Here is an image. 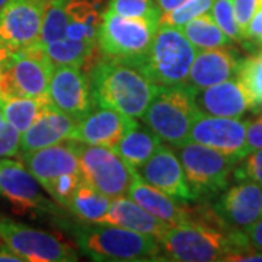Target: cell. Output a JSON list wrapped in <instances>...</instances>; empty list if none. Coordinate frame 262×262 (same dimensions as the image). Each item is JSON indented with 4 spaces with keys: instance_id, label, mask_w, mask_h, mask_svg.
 <instances>
[{
    "instance_id": "obj_1",
    "label": "cell",
    "mask_w": 262,
    "mask_h": 262,
    "mask_svg": "<svg viewBox=\"0 0 262 262\" xmlns=\"http://www.w3.org/2000/svg\"><path fill=\"white\" fill-rule=\"evenodd\" d=\"M88 76L94 105L134 120L143 117L159 91L139 66L122 60L102 57L88 70Z\"/></svg>"
},
{
    "instance_id": "obj_2",
    "label": "cell",
    "mask_w": 262,
    "mask_h": 262,
    "mask_svg": "<svg viewBox=\"0 0 262 262\" xmlns=\"http://www.w3.org/2000/svg\"><path fill=\"white\" fill-rule=\"evenodd\" d=\"M160 256L166 261H225L230 253L253 249L242 229L223 227L208 222L170 226L160 237Z\"/></svg>"
},
{
    "instance_id": "obj_3",
    "label": "cell",
    "mask_w": 262,
    "mask_h": 262,
    "mask_svg": "<svg viewBox=\"0 0 262 262\" xmlns=\"http://www.w3.org/2000/svg\"><path fill=\"white\" fill-rule=\"evenodd\" d=\"M73 234L79 248L94 261H160L156 237L113 225L76 226Z\"/></svg>"
},
{
    "instance_id": "obj_4",
    "label": "cell",
    "mask_w": 262,
    "mask_h": 262,
    "mask_svg": "<svg viewBox=\"0 0 262 262\" xmlns=\"http://www.w3.org/2000/svg\"><path fill=\"white\" fill-rule=\"evenodd\" d=\"M198 115L195 92L187 83H182L159 86L141 120L160 140L172 147H181L188 141Z\"/></svg>"
},
{
    "instance_id": "obj_5",
    "label": "cell",
    "mask_w": 262,
    "mask_h": 262,
    "mask_svg": "<svg viewBox=\"0 0 262 262\" xmlns=\"http://www.w3.org/2000/svg\"><path fill=\"white\" fill-rule=\"evenodd\" d=\"M196 51L181 29L159 25L146 56L137 66L158 86L182 84L187 80Z\"/></svg>"
},
{
    "instance_id": "obj_6",
    "label": "cell",
    "mask_w": 262,
    "mask_h": 262,
    "mask_svg": "<svg viewBox=\"0 0 262 262\" xmlns=\"http://www.w3.org/2000/svg\"><path fill=\"white\" fill-rule=\"evenodd\" d=\"M158 28L159 19L127 18L106 9L102 13L96 44L105 58L137 66L146 56Z\"/></svg>"
},
{
    "instance_id": "obj_7",
    "label": "cell",
    "mask_w": 262,
    "mask_h": 262,
    "mask_svg": "<svg viewBox=\"0 0 262 262\" xmlns=\"http://www.w3.org/2000/svg\"><path fill=\"white\" fill-rule=\"evenodd\" d=\"M54 64L41 47L12 50L0 73V98H31L48 102Z\"/></svg>"
},
{
    "instance_id": "obj_8",
    "label": "cell",
    "mask_w": 262,
    "mask_h": 262,
    "mask_svg": "<svg viewBox=\"0 0 262 262\" xmlns=\"http://www.w3.org/2000/svg\"><path fill=\"white\" fill-rule=\"evenodd\" d=\"M178 156L194 201L223 192L239 160L194 141L182 144Z\"/></svg>"
},
{
    "instance_id": "obj_9",
    "label": "cell",
    "mask_w": 262,
    "mask_h": 262,
    "mask_svg": "<svg viewBox=\"0 0 262 262\" xmlns=\"http://www.w3.org/2000/svg\"><path fill=\"white\" fill-rule=\"evenodd\" d=\"M83 182L110 198L127 195L137 170L110 147L76 141Z\"/></svg>"
},
{
    "instance_id": "obj_10",
    "label": "cell",
    "mask_w": 262,
    "mask_h": 262,
    "mask_svg": "<svg viewBox=\"0 0 262 262\" xmlns=\"http://www.w3.org/2000/svg\"><path fill=\"white\" fill-rule=\"evenodd\" d=\"M0 245L16 253L24 261H79L75 249L57 236L18 223L3 214H0Z\"/></svg>"
},
{
    "instance_id": "obj_11",
    "label": "cell",
    "mask_w": 262,
    "mask_h": 262,
    "mask_svg": "<svg viewBox=\"0 0 262 262\" xmlns=\"http://www.w3.org/2000/svg\"><path fill=\"white\" fill-rule=\"evenodd\" d=\"M51 0H8L0 8V42L10 50L37 46Z\"/></svg>"
},
{
    "instance_id": "obj_12",
    "label": "cell",
    "mask_w": 262,
    "mask_h": 262,
    "mask_svg": "<svg viewBox=\"0 0 262 262\" xmlns=\"http://www.w3.org/2000/svg\"><path fill=\"white\" fill-rule=\"evenodd\" d=\"M48 103L77 121L94 110L89 76L80 67L54 66L48 83Z\"/></svg>"
},
{
    "instance_id": "obj_13",
    "label": "cell",
    "mask_w": 262,
    "mask_h": 262,
    "mask_svg": "<svg viewBox=\"0 0 262 262\" xmlns=\"http://www.w3.org/2000/svg\"><path fill=\"white\" fill-rule=\"evenodd\" d=\"M0 195L9 201L18 214H39L51 208L39 191L37 179L19 160L0 159Z\"/></svg>"
},
{
    "instance_id": "obj_14",
    "label": "cell",
    "mask_w": 262,
    "mask_h": 262,
    "mask_svg": "<svg viewBox=\"0 0 262 262\" xmlns=\"http://www.w3.org/2000/svg\"><path fill=\"white\" fill-rule=\"evenodd\" d=\"M246 122L248 120L214 117L200 113L191 127L188 141H194L242 159Z\"/></svg>"
},
{
    "instance_id": "obj_15",
    "label": "cell",
    "mask_w": 262,
    "mask_h": 262,
    "mask_svg": "<svg viewBox=\"0 0 262 262\" xmlns=\"http://www.w3.org/2000/svg\"><path fill=\"white\" fill-rule=\"evenodd\" d=\"M137 173L144 182L181 203L194 201L181 160L170 147L160 144L159 149L150 156Z\"/></svg>"
},
{
    "instance_id": "obj_16",
    "label": "cell",
    "mask_w": 262,
    "mask_h": 262,
    "mask_svg": "<svg viewBox=\"0 0 262 262\" xmlns=\"http://www.w3.org/2000/svg\"><path fill=\"white\" fill-rule=\"evenodd\" d=\"M213 210L225 223L236 229L253 225L262 217V187L252 181H237L226 188Z\"/></svg>"
},
{
    "instance_id": "obj_17",
    "label": "cell",
    "mask_w": 262,
    "mask_h": 262,
    "mask_svg": "<svg viewBox=\"0 0 262 262\" xmlns=\"http://www.w3.org/2000/svg\"><path fill=\"white\" fill-rule=\"evenodd\" d=\"M127 194L146 211L169 226H184L201 222L200 208L194 210L181 204V201L144 182L139 173H136Z\"/></svg>"
},
{
    "instance_id": "obj_18",
    "label": "cell",
    "mask_w": 262,
    "mask_h": 262,
    "mask_svg": "<svg viewBox=\"0 0 262 262\" xmlns=\"http://www.w3.org/2000/svg\"><path fill=\"white\" fill-rule=\"evenodd\" d=\"M241 60V56L232 46L196 51L185 83L194 92H198L213 84L225 82L236 76Z\"/></svg>"
},
{
    "instance_id": "obj_19",
    "label": "cell",
    "mask_w": 262,
    "mask_h": 262,
    "mask_svg": "<svg viewBox=\"0 0 262 262\" xmlns=\"http://www.w3.org/2000/svg\"><path fill=\"white\" fill-rule=\"evenodd\" d=\"M134 121V118L99 106L79 120L70 140L114 149Z\"/></svg>"
},
{
    "instance_id": "obj_20",
    "label": "cell",
    "mask_w": 262,
    "mask_h": 262,
    "mask_svg": "<svg viewBox=\"0 0 262 262\" xmlns=\"http://www.w3.org/2000/svg\"><path fill=\"white\" fill-rule=\"evenodd\" d=\"M195 105L201 114L214 117L241 118L252 111L251 98L236 76L195 92Z\"/></svg>"
},
{
    "instance_id": "obj_21",
    "label": "cell",
    "mask_w": 262,
    "mask_h": 262,
    "mask_svg": "<svg viewBox=\"0 0 262 262\" xmlns=\"http://www.w3.org/2000/svg\"><path fill=\"white\" fill-rule=\"evenodd\" d=\"M18 156L41 187L60 175L80 172L75 140H67L66 144L58 143L28 153H19Z\"/></svg>"
},
{
    "instance_id": "obj_22",
    "label": "cell",
    "mask_w": 262,
    "mask_h": 262,
    "mask_svg": "<svg viewBox=\"0 0 262 262\" xmlns=\"http://www.w3.org/2000/svg\"><path fill=\"white\" fill-rule=\"evenodd\" d=\"M77 122L76 118L58 111L48 103L47 108L39 114L29 128L20 134L19 153H28L70 140Z\"/></svg>"
},
{
    "instance_id": "obj_23",
    "label": "cell",
    "mask_w": 262,
    "mask_h": 262,
    "mask_svg": "<svg viewBox=\"0 0 262 262\" xmlns=\"http://www.w3.org/2000/svg\"><path fill=\"white\" fill-rule=\"evenodd\" d=\"M99 225L118 226L139 233L150 234L158 241L170 227L158 217L150 214L149 211H146L136 201H133L131 198H125L124 195L113 198L111 206Z\"/></svg>"
},
{
    "instance_id": "obj_24",
    "label": "cell",
    "mask_w": 262,
    "mask_h": 262,
    "mask_svg": "<svg viewBox=\"0 0 262 262\" xmlns=\"http://www.w3.org/2000/svg\"><path fill=\"white\" fill-rule=\"evenodd\" d=\"M160 144L162 140L147 125L143 127L141 124L134 121L130 128L124 133L114 150L131 168L139 170L150 159V156L159 149Z\"/></svg>"
},
{
    "instance_id": "obj_25",
    "label": "cell",
    "mask_w": 262,
    "mask_h": 262,
    "mask_svg": "<svg viewBox=\"0 0 262 262\" xmlns=\"http://www.w3.org/2000/svg\"><path fill=\"white\" fill-rule=\"evenodd\" d=\"M66 38L96 42L102 13L96 0H67Z\"/></svg>"
},
{
    "instance_id": "obj_26",
    "label": "cell",
    "mask_w": 262,
    "mask_h": 262,
    "mask_svg": "<svg viewBox=\"0 0 262 262\" xmlns=\"http://www.w3.org/2000/svg\"><path fill=\"white\" fill-rule=\"evenodd\" d=\"M54 66H75L89 70L99 60V48L96 42L61 38L41 47Z\"/></svg>"
},
{
    "instance_id": "obj_27",
    "label": "cell",
    "mask_w": 262,
    "mask_h": 262,
    "mask_svg": "<svg viewBox=\"0 0 262 262\" xmlns=\"http://www.w3.org/2000/svg\"><path fill=\"white\" fill-rule=\"evenodd\" d=\"M111 201L113 198L103 195L99 191L89 187L86 182H82L66 207L80 222L99 225L111 206Z\"/></svg>"
},
{
    "instance_id": "obj_28",
    "label": "cell",
    "mask_w": 262,
    "mask_h": 262,
    "mask_svg": "<svg viewBox=\"0 0 262 262\" xmlns=\"http://www.w3.org/2000/svg\"><path fill=\"white\" fill-rule=\"evenodd\" d=\"M179 29L196 50L229 47L233 44V41L219 28L211 13L208 12L191 19Z\"/></svg>"
},
{
    "instance_id": "obj_29",
    "label": "cell",
    "mask_w": 262,
    "mask_h": 262,
    "mask_svg": "<svg viewBox=\"0 0 262 262\" xmlns=\"http://www.w3.org/2000/svg\"><path fill=\"white\" fill-rule=\"evenodd\" d=\"M47 101L31 98H8L3 99L5 120L22 134L47 108Z\"/></svg>"
},
{
    "instance_id": "obj_30",
    "label": "cell",
    "mask_w": 262,
    "mask_h": 262,
    "mask_svg": "<svg viewBox=\"0 0 262 262\" xmlns=\"http://www.w3.org/2000/svg\"><path fill=\"white\" fill-rule=\"evenodd\" d=\"M236 77L252 102V111H262V51L241 60Z\"/></svg>"
},
{
    "instance_id": "obj_31",
    "label": "cell",
    "mask_w": 262,
    "mask_h": 262,
    "mask_svg": "<svg viewBox=\"0 0 262 262\" xmlns=\"http://www.w3.org/2000/svg\"><path fill=\"white\" fill-rule=\"evenodd\" d=\"M66 5L67 0H51L48 3L42 19L37 47H44L50 42H54L66 37V29H67Z\"/></svg>"
},
{
    "instance_id": "obj_32",
    "label": "cell",
    "mask_w": 262,
    "mask_h": 262,
    "mask_svg": "<svg viewBox=\"0 0 262 262\" xmlns=\"http://www.w3.org/2000/svg\"><path fill=\"white\" fill-rule=\"evenodd\" d=\"M214 0H187L185 3L179 5L178 8L160 13L159 25L179 29L188 24L191 19L210 12Z\"/></svg>"
},
{
    "instance_id": "obj_33",
    "label": "cell",
    "mask_w": 262,
    "mask_h": 262,
    "mask_svg": "<svg viewBox=\"0 0 262 262\" xmlns=\"http://www.w3.org/2000/svg\"><path fill=\"white\" fill-rule=\"evenodd\" d=\"M106 9L127 18H160L156 0H110Z\"/></svg>"
},
{
    "instance_id": "obj_34",
    "label": "cell",
    "mask_w": 262,
    "mask_h": 262,
    "mask_svg": "<svg viewBox=\"0 0 262 262\" xmlns=\"http://www.w3.org/2000/svg\"><path fill=\"white\" fill-rule=\"evenodd\" d=\"M211 16L219 28L225 32L233 42H244L242 32L236 24L232 0H214L211 6Z\"/></svg>"
},
{
    "instance_id": "obj_35",
    "label": "cell",
    "mask_w": 262,
    "mask_h": 262,
    "mask_svg": "<svg viewBox=\"0 0 262 262\" xmlns=\"http://www.w3.org/2000/svg\"><path fill=\"white\" fill-rule=\"evenodd\" d=\"M82 182H83V179H82L80 172H75V173L60 175L53 181H50L42 188L47 191L48 195L51 196L58 206L66 207L69 200L72 198V195L75 194V191Z\"/></svg>"
},
{
    "instance_id": "obj_36",
    "label": "cell",
    "mask_w": 262,
    "mask_h": 262,
    "mask_svg": "<svg viewBox=\"0 0 262 262\" xmlns=\"http://www.w3.org/2000/svg\"><path fill=\"white\" fill-rule=\"evenodd\" d=\"M234 181H252L262 187V149L248 153L234 165Z\"/></svg>"
},
{
    "instance_id": "obj_37",
    "label": "cell",
    "mask_w": 262,
    "mask_h": 262,
    "mask_svg": "<svg viewBox=\"0 0 262 262\" xmlns=\"http://www.w3.org/2000/svg\"><path fill=\"white\" fill-rule=\"evenodd\" d=\"M20 133L13 125L5 121L0 124V159L19 155Z\"/></svg>"
},
{
    "instance_id": "obj_38",
    "label": "cell",
    "mask_w": 262,
    "mask_h": 262,
    "mask_svg": "<svg viewBox=\"0 0 262 262\" xmlns=\"http://www.w3.org/2000/svg\"><path fill=\"white\" fill-rule=\"evenodd\" d=\"M262 149V113L251 118L246 122V134H245V146L242 150V158L248 153Z\"/></svg>"
},
{
    "instance_id": "obj_39",
    "label": "cell",
    "mask_w": 262,
    "mask_h": 262,
    "mask_svg": "<svg viewBox=\"0 0 262 262\" xmlns=\"http://www.w3.org/2000/svg\"><path fill=\"white\" fill-rule=\"evenodd\" d=\"M233 2V13L236 24L242 32L244 41L246 39V31L248 25L253 16V12L256 9V2L258 0H232Z\"/></svg>"
},
{
    "instance_id": "obj_40",
    "label": "cell",
    "mask_w": 262,
    "mask_h": 262,
    "mask_svg": "<svg viewBox=\"0 0 262 262\" xmlns=\"http://www.w3.org/2000/svg\"><path fill=\"white\" fill-rule=\"evenodd\" d=\"M242 232L245 233L248 242H249V245L252 246L253 249L262 252V217L258 222H255L253 225L244 227Z\"/></svg>"
},
{
    "instance_id": "obj_41",
    "label": "cell",
    "mask_w": 262,
    "mask_h": 262,
    "mask_svg": "<svg viewBox=\"0 0 262 262\" xmlns=\"http://www.w3.org/2000/svg\"><path fill=\"white\" fill-rule=\"evenodd\" d=\"M225 261L229 262H253L259 261L262 262V252L256 251V249H249V251H244V252L230 253L225 258Z\"/></svg>"
},
{
    "instance_id": "obj_42",
    "label": "cell",
    "mask_w": 262,
    "mask_h": 262,
    "mask_svg": "<svg viewBox=\"0 0 262 262\" xmlns=\"http://www.w3.org/2000/svg\"><path fill=\"white\" fill-rule=\"evenodd\" d=\"M185 2H187V0H156L160 13H165V12L175 9V8H178L179 5H182V3H185Z\"/></svg>"
},
{
    "instance_id": "obj_43",
    "label": "cell",
    "mask_w": 262,
    "mask_h": 262,
    "mask_svg": "<svg viewBox=\"0 0 262 262\" xmlns=\"http://www.w3.org/2000/svg\"><path fill=\"white\" fill-rule=\"evenodd\" d=\"M0 261H9V262H24V259L18 256L15 252H12L10 249L5 248L0 245Z\"/></svg>"
},
{
    "instance_id": "obj_44",
    "label": "cell",
    "mask_w": 262,
    "mask_h": 262,
    "mask_svg": "<svg viewBox=\"0 0 262 262\" xmlns=\"http://www.w3.org/2000/svg\"><path fill=\"white\" fill-rule=\"evenodd\" d=\"M5 121L6 120H5V115H3V99L0 98V124Z\"/></svg>"
},
{
    "instance_id": "obj_45",
    "label": "cell",
    "mask_w": 262,
    "mask_h": 262,
    "mask_svg": "<svg viewBox=\"0 0 262 262\" xmlns=\"http://www.w3.org/2000/svg\"><path fill=\"white\" fill-rule=\"evenodd\" d=\"M256 46L261 48V51H262V38H261V39H259V41H258V42H256Z\"/></svg>"
},
{
    "instance_id": "obj_46",
    "label": "cell",
    "mask_w": 262,
    "mask_h": 262,
    "mask_svg": "<svg viewBox=\"0 0 262 262\" xmlns=\"http://www.w3.org/2000/svg\"><path fill=\"white\" fill-rule=\"evenodd\" d=\"M6 2H8V0H0V8H2V6H3V5L6 3Z\"/></svg>"
}]
</instances>
